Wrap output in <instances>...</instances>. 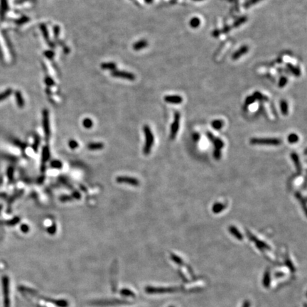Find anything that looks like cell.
I'll return each instance as SVG.
<instances>
[{
    "mask_svg": "<svg viewBox=\"0 0 307 307\" xmlns=\"http://www.w3.org/2000/svg\"><path fill=\"white\" fill-rule=\"evenodd\" d=\"M189 25L191 28L193 29H196L201 25V19L198 17H193L192 19L190 20V22H189Z\"/></svg>",
    "mask_w": 307,
    "mask_h": 307,
    "instance_id": "cell-20",
    "label": "cell"
},
{
    "mask_svg": "<svg viewBox=\"0 0 307 307\" xmlns=\"http://www.w3.org/2000/svg\"><path fill=\"white\" fill-rule=\"evenodd\" d=\"M207 135H208V139H210L211 141H212L213 144H214L215 149L220 150V151L221 150V149H222V147H223V146H224V143H223V141H222V140H221L220 138L215 137V136L213 135L212 133H211V132H208Z\"/></svg>",
    "mask_w": 307,
    "mask_h": 307,
    "instance_id": "cell-8",
    "label": "cell"
},
{
    "mask_svg": "<svg viewBox=\"0 0 307 307\" xmlns=\"http://www.w3.org/2000/svg\"><path fill=\"white\" fill-rule=\"evenodd\" d=\"M248 51H249V47H248L247 46H242V47H240L238 50H237L232 55V59L234 60L239 59V58H241L243 55H245L246 53H247Z\"/></svg>",
    "mask_w": 307,
    "mask_h": 307,
    "instance_id": "cell-9",
    "label": "cell"
},
{
    "mask_svg": "<svg viewBox=\"0 0 307 307\" xmlns=\"http://www.w3.org/2000/svg\"><path fill=\"white\" fill-rule=\"evenodd\" d=\"M45 82H46V83L48 85H53V84H54V82H53V79L51 78H49V77H47V78H46Z\"/></svg>",
    "mask_w": 307,
    "mask_h": 307,
    "instance_id": "cell-39",
    "label": "cell"
},
{
    "mask_svg": "<svg viewBox=\"0 0 307 307\" xmlns=\"http://www.w3.org/2000/svg\"><path fill=\"white\" fill-rule=\"evenodd\" d=\"M145 1H146V2H147V3H149H149H152V1H153V0H145Z\"/></svg>",
    "mask_w": 307,
    "mask_h": 307,
    "instance_id": "cell-44",
    "label": "cell"
},
{
    "mask_svg": "<svg viewBox=\"0 0 307 307\" xmlns=\"http://www.w3.org/2000/svg\"><path fill=\"white\" fill-rule=\"evenodd\" d=\"M248 236H249V238H250L253 241H254L255 242L257 247L258 248H260V249H261V250H265V249L269 250V247L267 245V244H266L264 242L261 241V240H257V239L255 238V236H253V235L250 234V233H248Z\"/></svg>",
    "mask_w": 307,
    "mask_h": 307,
    "instance_id": "cell-11",
    "label": "cell"
},
{
    "mask_svg": "<svg viewBox=\"0 0 307 307\" xmlns=\"http://www.w3.org/2000/svg\"><path fill=\"white\" fill-rule=\"evenodd\" d=\"M116 181L119 183H126V184L137 186L139 185V180L135 178L127 177V176H119L117 178Z\"/></svg>",
    "mask_w": 307,
    "mask_h": 307,
    "instance_id": "cell-5",
    "label": "cell"
},
{
    "mask_svg": "<svg viewBox=\"0 0 307 307\" xmlns=\"http://www.w3.org/2000/svg\"><path fill=\"white\" fill-rule=\"evenodd\" d=\"M12 89H10V88H9V89H7V90H6V91L2 92L1 93H0V101L7 99V97H8L11 94H12Z\"/></svg>",
    "mask_w": 307,
    "mask_h": 307,
    "instance_id": "cell-25",
    "label": "cell"
},
{
    "mask_svg": "<svg viewBox=\"0 0 307 307\" xmlns=\"http://www.w3.org/2000/svg\"><path fill=\"white\" fill-rule=\"evenodd\" d=\"M78 144L76 141L71 140L69 141V147L72 149H76L77 147H78Z\"/></svg>",
    "mask_w": 307,
    "mask_h": 307,
    "instance_id": "cell-35",
    "label": "cell"
},
{
    "mask_svg": "<svg viewBox=\"0 0 307 307\" xmlns=\"http://www.w3.org/2000/svg\"><path fill=\"white\" fill-rule=\"evenodd\" d=\"M193 1H203V0H193Z\"/></svg>",
    "mask_w": 307,
    "mask_h": 307,
    "instance_id": "cell-45",
    "label": "cell"
},
{
    "mask_svg": "<svg viewBox=\"0 0 307 307\" xmlns=\"http://www.w3.org/2000/svg\"><path fill=\"white\" fill-rule=\"evenodd\" d=\"M101 68L103 70H110L113 71L116 68V65L114 63H105L101 64Z\"/></svg>",
    "mask_w": 307,
    "mask_h": 307,
    "instance_id": "cell-23",
    "label": "cell"
},
{
    "mask_svg": "<svg viewBox=\"0 0 307 307\" xmlns=\"http://www.w3.org/2000/svg\"><path fill=\"white\" fill-rule=\"evenodd\" d=\"M299 141V137L297 134L292 133L288 136V141L291 144H294Z\"/></svg>",
    "mask_w": 307,
    "mask_h": 307,
    "instance_id": "cell-27",
    "label": "cell"
},
{
    "mask_svg": "<svg viewBox=\"0 0 307 307\" xmlns=\"http://www.w3.org/2000/svg\"><path fill=\"white\" fill-rule=\"evenodd\" d=\"M220 35V32L218 30H216L214 31V32H213V36H218Z\"/></svg>",
    "mask_w": 307,
    "mask_h": 307,
    "instance_id": "cell-43",
    "label": "cell"
},
{
    "mask_svg": "<svg viewBox=\"0 0 307 307\" xmlns=\"http://www.w3.org/2000/svg\"><path fill=\"white\" fill-rule=\"evenodd\" d=\"M148 46V42L146 41V40H141V41H139L133 45V49H135V51H139L141 50V49H144Z\"/></svg>",
    "mask_w": 307,
    "mask_h": 307,
    "instance_id": "cell-12",
    "label": "cell"
},
{
    "mask_svg": "<svg viewBox=\"0 0 307 307\" xmlns=\"http://www.w3.org/2000/svg\"><path fill=\"white\" fill-rule=\"evenodd\" d=\"M280 108L283 115H287L289 113V106L287 102L285 100H282L280 101Z\"/></svg>",
    "mask_w": 307,
    "mask_h": 307,
    "instance_id": "cell-17",
    "label": "cell"
},
{
    "mask_svg": "<svg viewBox=\"0 0 307 307\" xmlns=\"http://www.w3.org/2000/svg\"><path fill=\"white\" fill-rule=\"evenodd\" d=\"M291 156H292V160H293V161L295 163V166H296V168L297 169L298 172H301V165H300V161H299V157H298L297 154H296L295 153H292Z\"/></svg>",
    "mask_w": 307,
    "mask_h": 307,
    "instance_id": "cell-22",
    "label": "cell"
},
{
    "mask_svg": "<svg viewBox=\"0 0 307 307\" xmlns=\"http://www.w3.org/2000/svg\"><path fill=\"white\" fill-rule=\"evenodd\" d=\"M263 1V0H247V1L244 4V7L247 9L249 8V7L253 6V5L256 4L260 2V1Z\"/></svg>",
    "mask_w": 307,
    "mask_h": 307,
    "instance_id": "cell-28",
    "label": "cell"
},
{
    "mask_svg": "<svg viewBox=\"0 0 307 307\" xmlns=\"http://www.w3.org/2000/svg\"><path fill=\"white\" fill-rule=\"evenodd\" d=\"M225 208H226L225 204H223L221 203H215L214 205H213V206L212 208V211L214 213L218 214V213L222 212V211H223Z\"/></svg>",
    "mask_w": 307,
    "mask_h": 307,
    "instance_id": "cell-14",
    "label": "cell"
},
{
    "mask_svg": "<svg viewBox=\"0 0 307 307\" xmlns=\"http://www.w3.org/2000/svg\"><path fill=\"white\" fill-rule=\"evenodd\" d=\"M183 97L179 95H169L164 97V101L169 104L179 105L183 102Z\"/></svg>",
    "mask_w": 307,
    "mask_h": 307,
    "instance_id": "cell-7",
    "label": "cell"
},
{
    "mask_svg": "<svg viewBox=\"0 0 307 307\" xmlns=\"http://www.w3.org/2000/svg\"><path fill=\"white\" fill-rule=\"evenodd\" d=\"M180 118L181 115L179 112H176L174 114V120L173 122L172 127H171V133H170V138L171 139H174L177 135L178 132H179V127H180Z\"/></svg>",
    "mask_w": 307,
    "mask_h": 307,
    "instance_id": "cell-3",
    "label": "cell"
},
{
    "mask_svg": "<svg viewBox=\"0 0 307 307\" xmlns=\"http://www.w3.org/2000/svg\"><path fill=\"white\" fill-rule=\"evenodd\" d=\"M112 75L114 77L121 78H125L129 80H134L135 79V75L132 73L126 72V71H113L112 72Z\"/></svg>",
    "mask_w": 307,
    "mask_h": 307,
    "instance_id": "cell-6",
    "label": "cell"
},
{
    "mask_svg": "<svg viewBox=\"0 0 307 307\" xmlns=\"http://www.w3.org/2000/svg\"><path fill=\"white\" fill-rule=\"evenodd\" d=\"M253 145H271L278 146L282 144V140L277 138H253L250 141Z\"/></svg>",
    "mask_w": 307,
    "mask_h": 307,
    "instance_id": "cell-1",
    "label": "cell"
},
{
    "mask_svg": "<svg viewBox=\"0 0 307 307\" xmlns=\"http://www.w3.org/2000/svg\"><path fill=\"white\" fill-rule=\"evenodd\" d=\"M73 200V197L68 196H63L60 198V201L62 202H66V201H70Z\"/></svg>",
    "mask_w": 307,
    "mask_h": 307,
    "instance_id": "cell-38",
    "label": "cell"
},
{
    "mask_svg": "<svg viewBox=\"0 0 307 307\" xmlns=\"http://www.w3.org/2000/svg\"><path fill=\"white\" fill-rule=\"evenodd\" d=\"M45 55H46V56L47 57V58H52L53 56V55H54V53H53L52 51H47L45 53Z\"/></svg>",
    "mask_w": 307,
    "mask_h": 307,
    "instance_id": "cell-40",
    "label": "cell"
},
{
    "mask_svg": "<svg viewBox=\"0 0 307 307\" xmlns=\"http://www.w3.org/2000/svg\"><path fill=\"white\" fill-rule=\"evenodd\" d=\"M247 16H242V17H240V19H238L237 21H235V23L233 24V27H240V25H242V24H244V22L247 21Z\"/></svg>",
    "mask_w": 307,
    "mask_h": 307,
    "instance_id": "cell-26",
    "label": "cell"
},
{
    "mask_svg": "<svg viewBox=\"0 0 307 307\" xmlns=\"http://www.w3.org/2000/svg\"><path fill=\"white\" fill-rule=\"evenodd\" d=\"M50 157V152H49V149L47 146L43 147V151H42V161H41V171L44 172L46 168V163L48 161V160Z\"/></svg>",
    "mask_w": 307,
    "mask_h": 307,
    "instance_id": "cell-10",
    "label": "cell"
},
{
    "mask_svg": "<svg viewBox=\"0 0 307 307\" xmlns=\"http://www.w3.org/2000/svg\"><path fill=\"white\" fill-rule=\"evenodd\" d=\"M43 128L46 138L48 139L50 136V127H49V111L47 110H44L43 111Z\"/></svg>",
    "mask_w": 307,
    "mask_h": 307,
    "instance_id": "cell-4",
    "label": "cell"
},
{
    "mask_svg": "<svg viewBox=\"0 0 307 307\" xmlns=\"http://www.w3.org/2000/svg\"><path fill=\"white\" fill-rule=\"evenodd\" d=\"M286 66L290 71L292 74H293L296 77H299L301 75V71L297 67H296L294 65H292L291 63H287L286 64Z\"/></svg>",
    "mask_w": 307,
    "mask_h": 307,
    "instance_id": "cell-15",
    "label": "cell"
},
{
    "mask_svg": "<svg viewBox=\"0 0 307 307\" xmlns=\"http://www.w3.org/2000/svg\"><path fill=\"white\" fill-rule=\"evenodd\" d=\"M253 95L256 100H259V101L268 100V97L265 96V95H264L262 93H261L260 92H259V91H255V93H253Z\"/></svg>",
    "mask_w": 307,
    "mask_h": 307,
    "instance_id": "cell-21",
    "label": "cell"
},
{
    "mask_svg": "<svg viewBox=\"0 0 307 307\" xmlns=\"http://www.w3.org/2000/svg\"><path fill=\"white\" fill-rule=\"evenodd\" d=\"M48 232H49V234L51 235H53L55 234V233L56 232V225H53L52 226H50V227L48 228Z\"/></svg>",
    "mask_w": 307,
    "mask_h": 307,
    "instance_id": "cell-36",
    "label": "cell"
},
{
    "mask_svg": "<svg viewBox=\"0 0 307 307\" xmlns=\"http://www.w3.org/2000/svg\"><path fill=\"white\" fill-rule=\"evenodd\" d=\"M39 142H40L39 137H38V135H36V137H35V140H34V146H33V148H34V149L36 151V152L38 149V145H39Z\"/></svg>",
    "mask_w": 307,
    "mask_h": 307,
    "instance_id": "cell-33",
    "label": "cell"
},
{
    "mask_svg": "<svg viewBox=\"0 0 307 307\" xmlns=\"http://www.w3.org/2000/svg\"><path fill=\"white\" fill-rule=\"evenodd\" d=\"M104 147V144L102 143H91L88 145V149L89 150L91 151H95V150H100L102 149V148Z\"/></svg>",
    "mask_w": 307,
    "mask_h": 307,
    "instance_id": "cell-18",
    "label": "cell"
},
{
    "mask_svg": "<svg viewBox=\"0 0 307 307\" xmlns=\"http://www.w3.org/2000/svg\"><path fill=\"white\" fill-rule=\"evenodd\" d=\"M144 132L145 135V145L144 147V153L147 155L150 153L152 146L154 144V135L152 134V130L148 125L144 127Z\"/></svg>",
    "mask_w": 307,
    "mask_h": 307,
    "instance_id": "cell-2",
    "label": "cell"
},
{
    "mask_svg": "<svg viewBox=\"0 0 307 307\" xmlns=\"http://www.w3.org/2000/svg\"><path fill=\"white\" fill-rule=\"evenodd\" d=\"M213 156H214V158L217 160H219L221 157V152H220V150H216L215 149L214 153H213Z\"/></svg>",
    "mask_w": 307,
    "mask_h": 307,
    "instance_id": "cell-37",
    "label": "cell"
},
{
    "mask_svg": "<svg viewBox=\"0 0 307 307\" xmlns=\"http://www.w3.org/2000/svg\"><path fill=\"white\" fill-rule=\"evenodd\" d=\"M15 98L18 106H19V107H23L24 106V100L21 93H20L19 91H16Z\"/></svg>",
    "mask_w": 307,
    "mask_h": 307,
    "instance_id": "cell-16",
    "label": "cell"
},
{
    "mask_svg": "<svg viewBox=\"0 0 307 307\" xmlns=\"http://www.w3.org/2000/svg\"><path fill=\"white\" fill-rule=\"evenodd\" d=\"M21 230L23 231L24 233H27V232H28V231L29 230V226H28V225H21Z\"/></svg>",
    "mask_w": 307,
    "mask_h": 307,
    "instance_id": "cell-41",
    "label": "cell"
},
{
    "mask_svg": "<svg viewBox=\"0 0 307 307\" xmlns=\"http://www.w3.org/2000/svg\"><path fill=\"white\" fill-rule=\"evenodd\" d=\"M93 121L90 118H85L82 121V125L86 129H91L93 127Z\"/></svg>",
    "mask_w": 307,
    "mask_h": 307,
    "instance_id": "cell-29",
    "label": "cell"
},
{
    "mask_svg": "<svg viewBox=\"0 0 307 307\" xmlns=\"http://www.w3.org/2000/svg\"><path fill=\"white\" fill-rule=\"evenodd\" d=\"M73 197L76 198V199H79V198H80V195L78 192H75V194H73Z\"/></svg>",
    "mask_w": 307,
    "mask_h": 307,
    "instance_id": "cell-42",
    "label": "cell"
},
{
    "mask_svg": "<svg viewBox=\"0 0 307 307\" xmlns=\"http://www.w3.org/2000/svg\"><path fill=\"white\" fill-rule=\"evenodd\" d=\"M255 101H256V100H255V97H253V95H249V96L246 97L245 101H244V104H245V105H250L254 103Z\"/></svg>",
    "mask_w": 307,
    "mask_h": 307,
    "instance_id": "cell-31",
    "label": "cell"
},
{
    "mask_svg": "<svg viewBox=\"0 0 307 307\" xmlns=\"http://www.w3.org/2000/svg\"><path fill=\"white\" fill-rule=\"evenodd\" d=\"M8 10V4L7 0H1V6H0V13L1 16H4Z\"/></svg>",
    "mask_w": 307,
    "mask_h": 307,
    "instance_id": "cell-24",
    "label": "cell"
},
{
    "mask_svg": "<svg viewBox=\"0 0 307 307\" xmlns=\"http://www.w3.org/2000/svg\"><path fill=\"white\" fill-rule=\"evenodd\" d=\"M229 231L230 232L231 234H232L233 235H234V236L238 240H242V238H243V237H242V235L241 233H240V231L238 230V229L236 228V227H235V226H230L229 227Z\"/></svg>",
    "mask_w": 307,
    "mask_h": 307,
    "instance_id": "cell-13",
    "label": "cell"
},
{
    "mask_svg": "<svg viewBox=\"0 0 307 307\" xmlns=\"http://www.w3.org/2000/svg\"><path fill=\"white\" fill-rule=\"evenodd\" d=\"M223 121L220 120V119H215L213 120L212 122H211V126L214 129V130H221L223 127Z\"/></svg>",
    "mask_w": 307,
    "mask_h": 307,
    "instance_id": "cell-19",
    "label": "cell"
},
{
    "mask_svg": "<svg viewBox=\"0 0 307 307\" xmlns=\"http://www.w3.org/2000/svg\"><path fill=\"white\" fill-rule=\"evenodd\" d=\"M51 166L56 169H60L62 167V163L58 160H54L52 161L51 163Z\"/></svg>",
    "mask_w": 307,
    "mask_h": 307,
    "instance_id": "cell-32",
    "label": "cell"
},
{
    "mask_svg": "<svg viewBox=\"0 0 307 307\" xmlns=\"http://www.w3.org/2000/svg\"><path fill=\"white\" fill-rule=\"evenodd\" d=\"M287 82H288L287 78H286V77L283 76L280 79H279V81L278 82V86L281 88H284V87H285L286 84H287Z\"/></svg>",
    "mask_w": 307,
    "mask_h": 307,
    "instance_id": "cell-30",
    "label": "cell"
},
{
    "mask_svg": "<svg viewBox=\"0 0 307 307\" xmlns=\"http://www.w3.org/2000/svg\"><path fill=\"white\" fill-rule=\"evenodd\" d=\"M41 28L42 32H43V34L44 37L46 38V39L48 40V39H49V35H48V31H47V29H46V27L45 25L42 24L41 26Z\"/></svg>",
    "mask_w": 307,
    "mask_h": 307,
    "instance_id": "cell-34",
    "label": "cell"
}]
</instances>
